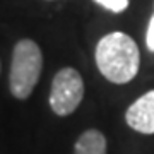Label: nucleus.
<instances>
[{"label": "nucleus", "mask_w": 154, "mask_h": 154, "mask_svg": "<svg viewBox=\"0 0 154 154\" xmlns=\"http://www.w3.org/2000/svg\"><path fill=\"white\" fill-rule=\"evenodd\" d=\"M84 98V81L81 74L65 67L55 74L50 89V108L58 116H67L77 110Z\"/></svg>", "instance_id": "obj_3"}, {"label": "nucleus", "mask_w": 154, "mask_h": 154, "mask_svg": "<svg viewBox=\"0 0 154 154\" xmlns=\"http://www.w3.org/2000/svg\"><path fill=\"white\" fill-rule=\"evenodd\" d=\"M98 5H101L103 9L110 12H115V14H120L128 7V0H94Z\"/></svg>", "instance_id": "obj_6"}, {"label": "nucleus", "mask_w": 154, "mask_h": 154, "mask_svg": "<svg viewBox=\"0 0 154 154\" xmlns=\"http://www.w3.org/2000/svg\"><path fill=\"white\" fill-rule=\"evenodd\" d=\"M43 69L41 50L33 39L17 41L12 51L9 86L11 93L17 99H26L31 96L34 86L38 84Z\"/></svg>", "instance_id": "obj_2"}, {"label": "nucleus", "mask_w": 154, "mask_h": 154, "mask_svg": "<svg viewBox=\"0 0 154 154\" xmlns=\"http://www.w3.org/2000/svg\"><path fill=\"white\" fill-rule=\"evenodd\" d=\"M74 154H106V139L105 135L96 130H86L75 142Z\"/></svg>", "instance_id": "obj_5"}, {"label": "nucleus", "mask_w": 154, "mask_h": 154, "mask_svg": "<svg viewBox=\"0 0 154 154\" xmlns=\"http://www.w3.org/2000/svg\"><path fill=\"white\" fill-rule=\"evenodd\" d=\"M146 45L147 50L154 53V14L149 19V26H147V33H146Z\"/></svg>", "instance_id": "obj_7"}, {"label": "nucleus", "mask_w": 154, "mask_h": 154, "mask_svg": "<svg viewBox=\"0 0 154 154\" xmlns=\"http://www.w3.org/2000/svg\"><path fill=\"white\" fill-rule=\"evenodd\" d=\"M127 125L139 134H154V89L142 94L128 106L125 113Z\"/></svg>", "instance_id": "obj_4"}, {"label": "nucleus", "mask_w": 154, "mask_h": 154, "mask_svg": "<svg viewBox=\"0 0 154 154\" xmlns=\"http://www.w3.org/2000/svg\"><path fill=\"white\" fill-rule=\"evenodd\" d=\"M96 65L113 84H127L137 75L140 65L139 46L128 34L110 33L96 45Z\"/></svg>", "instance_id": "obj_1"}]
</instances>
